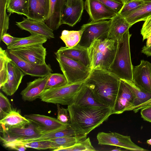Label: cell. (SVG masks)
Instances as JSON below:
<instances>
[{
  "label": "cell",
  "mask_w": 151,
  "mask_h": 151,
  "mask_svg": "<svg viewBox=\"0 0 151 151\" xmlns=\"http://www.w3.org/2000/svg\"><path fill=\"white\" fill-rule=\"evenodd\" d=\"M2 136L0 139L3 141H18L37 137L41 134L40 131L32 123L26 127L20 128H1Z\"/></svg>",
  "instance_id": "10"
},
{
  "label": "cell",
  "mask_w": 151,
  "mask_h": 151,
  "mask_svg": "<svg viewBox=\"0 0 151 151\" xmlns=\"http://www.w3.org/2000/svg\"><path fill=\"white\" fill-rule=\"evenodd\" d=\"M14 37L11 35L9 34L6 33L2 36L1 40L8 46L10 45L14 41Z\"/></svg>",
  "instance_id": "45"
},
{
  "label": "cell",
  "mask_w": 151,
  "mask_h": 151,
  "mask_svg": "<svg viewBox=\"0 0 151 151\" xmlns=\"http://www.w3.org/2000/svg\"><path fill=\"white\" fill-rule=\"evenodd\" d=\"M50 9V0H29L26 17L32 20L44 21L48 16Z\"/></svg>",
  "instance_id": "22"
},
{
  "label": "cell",
  "mask_w": 151,
  "mask_h": 151,
  "mask_svg": "<svg viewBox=\"0 0 151 151\" xmlns=\"http://www.w3.org/2000/svg\"><path fill=\"white\" fill-rule=\"evenodd\" d=\"M124 2V3H126L127 2H128L130 1H131L132 0H123Z\"/></svg>",
  "instance_id": "52"
},
{
  "label": "cell",
  "mask_w": 151,
  "mask_h": 151,
  "mask_svg": "<svg viewBox=\"0 0 151 151\" xmlns=\"http://www.w3.org/2000/svg\"><path fill=\"white\" fill-rule=\"evenodd\" d=\"M73 104L84 107L109 108L99 102L91 89L85 83L77 94Z\"/></svg>",
  "instance_id": "24"
},
{
  "label": "cell",
  "mask_w": 151,
  "mask_h": 151,
  "mask_svg": "<svg viewBox=\"0 0 151 151\" xmlns=\"http://www.w3.org/2000/svg\"><path fill=\"white\" fill-rule=\"evenodd\" d=\"M29 0H8L6 9L10 14L16 13L26 17L28 14Z\"/></svg>",
  "instance_id": "31"
},
{
  "label": "cell",
  "mask_w": 151,
  "mask_h": 151,
  "mask_svg": "<svg viewBox=\"0 0 151 151\" xmlns=\"http://www.w3.org/2000/svg\"><path fill=\"white\" fill-rule=\"evenodd\" d=\"M86 138L87 137H63L46 140L52 142L55 148L53 151H60L63 149L71 147Z\"/></svg>",
  "instance_id": "30"
},
{
  "label": "cell",
  "mask_w": 151,
  "mask_h": 151,
  "mask_svg": "<svg viewBox=\"0 0 151 151\" xmlns=\"http://www.w3.org/2000/svg\"><path fill=\"white\" fill-rule=\"evenodd\" d=\"M56 52L91 68V63L88 48L78 45L71 47H62Z\"/></svg>",
  "instance_id": "21"
},
{
  "label": "cell",
  "mask_w": 151,
  "mask_h": 151,
  "mask_svg": "<svg viewBox=\"0 0 151 151\" xmlns=\"http://www.w3.org/2000/svg\"><path fill=\"white\" fill-rule=\"evenodd\" d=\"M84 84L83 82L45 90L39 98L48 103L70 105L73 104L77 94Z\"/></svg>",
  "instance_id": "5"
},
{
  "label": "cell",
  "mask_w": 151,
  "mask_h": 151,
  "mask_svg": "<svg viewBox=\"0 0 151 151\" xmlns=\"http://www.w3.org/2000/svg\"><path fill=\"white\" fill-rule=\"evenodd\" d=\"M8 78L0 88L8 96L12 95L17 90L25 74L12 60L8 64Z\"/></svg>",
  "instance_id": "17"
},
{
  "label": "cell",
  "mask_w": 151,
  "mask_h": 151,
  "mask_svg": "<svg viewBox=\"0 0 151 151\" xmlns=\"http://www.w3.org/2000/svg\"><path fill=\"white\" fill-rule=\"evenodd\" d=\"M147 39L146 45L145 46L147 47H149L151 46V35Z\"/></svg>",
  "instance_id": "49"
},
{
  "label": "cell",
  "mask_w": 151,
  "mask_h": 151,
  "mask_svg": "<svg viewBox=\"0 0 151 151\" xmlns=\"http://www.w3.org/2000/svg\"><path fill=\"white\" fill-rule=\"evenodd\" d=\"M47 39L42 36L31 34L29 36L24 37H14L13 42L7 46V49L14 48L37 44H43L47 41Z\"/></svg>",
  "instance_id": "29"
},
{
  "label": "cell",
  "mask_w": 151,
  "mask_h": 151,
  "mask_svg": "<svg viewBox=\"0 0 151 151\" xmlns=\"http://www.w3.org/2000/svg\"><path fill=\"white\" fill-rule=\"evenodd\" d=\"M144 2V1L132 0L124 3L117 14L124 17L138 9Z\"/></svg>",
  "instance_id": "36"
},
{
  "label": "cell",
  "mask_w": 151,
  "mask_h": 151,
  "mask_svg": "<svg viewBox=\"0 0 151 151\" xmlns=\"http://www.w3.org/2000/svg\"><path fill=\"white\" fill-rule=\"evenodd\" d=\"M52 73L27 83V86L21 93L23 100L32 101L39 98L40 94L45 89L47 83Z\"/></svg>",
  "instance_id": "19"
},
{
  "label": "cell",
  "mask_w": 151,
  "mask_h": 151,
  "mask_svg": "<svg viewBox=\"0 0 151 151\" xmlns=\"http://www.w3.org/2000/svg\"><path fill=\"white\" fill-rule=\"evenodd\" d=\"M133 81L143 91L151 94V63L141 60L138 65L133 66Z\"/></svg>",
  "instance_id": "13"
},
{
  "label": "cell",
  "mask_w": 151,
  "mask_h": 151,
  "mask_svg": "<svg viewBox=\"0 0 151 151\" xmlns=\"http://www.w3.org/2000/svg\"><path fill=\"white\" fill-rule=\"evenodd\" d=\"M141 34L143 41L151 35V16L145 21L141 30Z\"/></svg>",
  "instance_id": "42"
},
{
  "label": "cell",
  "mask_w": 151,
  "mask_h": 151,
  "mask_svg": "<svg viewBox=\"0 0 151 151\" xmlns=\"http://www.w3.org/2000/svg\"><path fill=\"white\" fill-rule=\"evenodd\" d=\"M82 34V30H63L60 39L65 43L66 47H71L77 45L80 41Z\"/></svg>",
  "instance_id": "33"
},
{
  "label": "cell",
  "mask_w": 151,
  "mask_h": 151,
  "mask_svg": "<svg viewBox=\"0 0 151 151\" xmlns=\"http://www.w3.org/2000/svg\"><path fill=\"white\" fill-rule=\"evenodd\" d=\"M96 150L92 145L89 137L79 142H78L73 146L63 149L60 151H86Z\"/></svg>",
  "instance_id": "35"
},
{
  "label": "cell",
  "mask_w": 151,
  "mask_h": 151,
  "mask_svg": "<svg viewBox=\"0 0 151 151\" xmlns=\"http://www.w3.org/2000/svg\"><path fill=\"white\" fill-rule=\"evenodd\" d=\"M141 52L144 53L147 57L151 56V46L147 47L145 45L142 49Z\"/></svg>",
  "instance_id": "47"
},
{
  "label": "cell",
  "mask_w": 151,
  "mask_h": 151,
  "mask_svg": "<svg viewBox=\"0 0 151 151\" xmlns=\"http://www.w3.org/2000/svg\"><path fill=\"white\" fill-rule=\"evenodd\" d=\"M151 16V0H147L138 9L124 17L132 26L138 22L145 21Z\"/></svg>",
  "instance_id": "27"
},
{
  "label": "cell",
  "mask_w": 151,
  "mask_h": 151,
  "mask_svg": "<svg viewBox=\"0 0 151 151\" xmlns=\"http://www.w3.org/2000/svg\"><path fill=\"white\" fill-rule=\"evenodd\" d=\"M83 0L77 1L69 6L65 4L61 17V24L73 27L81 20L84 7Z\"/></svg>",
  "instance_id": "18"
},
{
  "label": "cell",
  "mask_w": 151,
  "mask_h": 151,
  "mask_svg": "<svg viewBox=\"0 0 151 151\" xmlns=\"http://www.w3.org/2000/svg\"><path fill=\"white\" fill-rule=\"evenodd\" d=\"M129 30L118 41L116 55L109 71L120 79L133 81L132 65L131 58Z\"/></svg>",
  "instance_id": "4"
},
{
  "label": "cell",
  "mask_w": 151,
  "mask_h": 151,
  "mask_svg": "<svg viewBox=\"0 0 151 151\" xmlns=\"http://www.w3.org/2000/svg\"><path fill=\"white\" fill-rule=\"evenodd\" d=\"M68 84L67 81L63 74L52 73L47 81L45 90L58 87Z\"/></svg>",
  "instance_id": "34"
},
{
  "label": "cell",
  "mask_w": 151,
  "mask_h": 151,
  "mask_svg": "<svg viewBox=\"0 0 151 151\" xmlns=\"http://www.w3.org/2000/svg\"><path fill=\"white\" fill-rule=\"evenodd\" d=\"M55 54L68 84L85 82L88 78L91 71V68L63 55L56 52Z\"/></svg>",
  "instance_id": "6"
},
{
  "label": "cell",
  "mask_w": 151,
  "mask_h": 151,
  "mask_svg": "<svg viewBox=\"0 0 151 151\" xmlns=\"http://www.w3.org/2000/svg\"><path fill=\"white\" fill-rule=\"evenodd\" d=\"M67 109L70 116L69 122L86 135L113 114L110 108L84 107L73 104L68 106Z\"/></svg>",
  "instance_id": "2"
},
{
  "label": "cell",
  "mask_w": 151,
  "mask_h": 151,
  "mask_svg": "<svg viewBox=\"0 0 151 151\" xmlns=\"http://www.w3.org/2000/svg\"><path fill=\"white\" fill-rule=\"evenodd\" d=\"M17 143L22 144L27 148H32L38 150L50 149L51 150L53 151L55 149L52 142L48 140L37 141Z\"/></svg>",
  "instance_id": "38"
},
{
  "label": "cell",
  "mask_w": 151,
  "mask_h": 151,
  "mask_svg": "<svg viewBox=\"0 0 151 151\" xmlns=\"http://www.w3.org/2000/svg\"><path fill=\"white\" fill-rule=\"evenodd\" d=\"M30 122L17 111L13 110L4 118L0 120L1 128H20L26 127Z\"/></svg>",
  "instance_id": "26"
},
{
  "label": "cell",
  "mask_w": 151,
  "mask_h": 151,
  "mask_svg": "<svg viewBox=\"0 0 151 151\" xmlns=\"http://www.w3.org/2000/svg\"><path fill=\"white\" fill-rule=\"evenodd\" d=\"M150 106H151V98L147 102L134 108L131 110L133 111L135 113H136L139 110Z\"/></svg>",
  "instance_id": "46"
},
{
  "label": "cell",
  "mask_w": 151,
  "mask_h": 151,
  "mask_svg": "<svg viewBox=\"0 0 151 151\" xmlns=\"http://www.w3.org/2000/svg\"><path fill=\"white\" fill-rule=\"evenodd\" d=\"M132 93L134 100L132 107L129 110L141 104L151 98V94L143 91L136 85L133 81L122 79Z\"/></svg>",
  "instance_id": "28"
},
{
  "label": "cell",
  "mask_w": 151,
  "mask_h": 151,
  "mask_svg": "<svg viewBox=\"0 0 151 151\" xmlns=\"http://www.w3.org/2000/svg\"><path fill=\"white\" fill-rule=\"evenodd\" d=\"M16 24L21 29L28 31L31 34L40 35L47 39L55 38L54 31L43 20H35L24 17L22 21L16 22Z\"/></svg>",
  "instance_id": "16"
},
{
  "label": "cell",
  "mask_w": 151,
  "mask_h": 151,
  "mask_svg": "<svg viewBox=\"0 0 151 151\" xmlns=\"http://www.w3.org/2000/svg\"><path fill=\"white\" fill-rule=\"evenodd\" d=\"M110 20L107 38L119 41L131 26L124 17L118 14Z\"/></svg>",
  "instance_id": "23"
},
{
  "label": "cell",
  "mask_w": 151,
  "mask_h": 151,
  "mask_svg": "<svg viewBox=\"0 0 151 151\" xmlns=\"http://www.w3.org/2000/svg\"><path fill=\"white\" fill-rule=\"evenodd\" d=\"M9 57L23 71L25 75L32 76L43 77L52 73L50 65L46 63L38 65L26 61L7 49L6 50Z\"/></svg>",
  "instance_id": "11"
},
{
  "label": "cell",
  "mask_w": 151,
  "mask_h": 151,
  "mask_svg": "<svg viewBox=\"0 0 151 151\" xmlns=\"http://www.w3.org/2000/svg\"><path fill=\"white\" fill-rule=\"evenodd\" d=\"M24 116L36 126L41 133L57 129L66 124L57 119L43 115L31 114L25 115Z\"/></svg>",
  "instance_id": "20"
},
{
  "label": "cell",
  "mask_w": 151,
  "mask_h": 151,
  "mask_svg": "<svg viewBox=\"0 0 151 151\" xmlns=\"http://www.w3.org/2000/svg\"><path fill=\"white\" fill-rule=\"evenodd\" d=\"M84 6L92 22L111 19L117 14L97 0H86Z\"/></svg>",
  "instance_id": "14"
},
{
  "label": "cell",
  "mask_w": 151,
  "mask_h": 151,
  "mask_svg": "<svg viewBox=\"0 0 151 151\" xmlns=\"http://www.w3.org/2000/svg\"><path fill=\"white\" fill-rule=\"evenodd\" d=\"M12 60L6 50L0 48V88L7 82L8 78V64Z\"/></svg>",
  "instance_id": "32"
},
{
  "label": "cell",
  "mask_w": 151,
  "mask_h": 151,
  "mask_svg": "<svg viewBox=\"0 0 151 151\" xmlns=\"http://www.w3.org/2000/svg\"><path fill=\"white\" fill-rule=\"evenodd\" d=\"M134 97L123 80L120 79L119 87L112 111L113 114H120L129 111L133 105Z\"/></svg>",
  "instance_id": "15"
},
{
  "label": "cell",
  "mask_w": 151,
  "mask_h": 151,
  "mask_svg": "<svg viewBox=\"0 0 151 151\" xmlns=\"http://www.w3.org/2000/svg\"><path fill=\"white\" fill-rule=\"evenodd\" d=\"M22 59L38 65L46 64V49L43 44H37L7 49Z\"/></svg>",
  "instance_id": "9"
},
{
  "label": "cell",
  "mask_w": 151,
  "mask_h": 151,
  "mask_svg": "<svg viewBox=\"0 0 151 151\" xmlns=\"http://www.w3.org/2000/svg\"><path fill=\"white\" fill-rule=\"evenodd\" d=\"M147 143L151 145V138L147 140Z\"/></svg>",
  "instance_id": "51"
},
{
  "label": "cell",
  "mask_w": 151,
  "mask_h": 151,
  "mask_svg": "<svg viewBox=\"0 0 151 151\" xmlns=\"http://www.w3.org/2000/svg\"><path fill=\"white\" fill-rule=\"evenodd\" d=\"M112 9L116 13L120 10L124 3L123 0H97Z\"/></svg>",
  "instance_id": "40"
},
{
  "label": "cell",
  "mask_w": 151,
  "mask_h": 151,
  "mask_svg": "<svg viewBox=\"0 0 151 151\" xmlns=\"http://www.w3.org/2000/svg\"><path fill=\"white\" fill-rule=\"evenodd\" d=\"M80 0H65V5L69 6Z\"/></svg>",
  "instance_id": "48"
},
{
  "label": "cell",
  "mask_w": 151,
  "mask_h": 151,
  "mask_svg": "<svg viewBox=\"0 0 151 151\" xmlns=\"http://www.w3.org/2000/svg\"><path fill=\"white\" fill-rule=\"evenodd\" d=\"M120 79L109 71L94 68L91 70L85 83L91 89L99 102L112 109L118 93Z\"/></svg>",
  "instance_id": "1"
},
{
  "label": "cell",
  "mask_w": 151,
  "mask_h": 151,
  "mask_svg": "<svg viewBox=\"0 0 151 151\" xmlns=\"http://www.w3.org/2000/svg\"><path fill=\"white\" fill-rule=\"evenodd\" d=\"M86 137V135L77 130L69 122L57 129L50 131L42 132L41 135L37 137L14 142L17 143L37 141L46 140L63 137Z\"/></svg>",
  "instance_id": "12"
},
{
  "label": "cell",
  "mask_w": 151,
  "mask_h": 151,
  "mask_svg": "<svg viewBox=\"0 0 151 151\" xmlns=\"http://www.w3.org/2000/svg\"><path fill=\"white\" fill-rule=\"evenodd\" d=\"M2 142L4 147L18 151H24L27 148L24 145L20 143L7 141Z\"/></svg>",
  "instance_id": "43"
},
{
  "label": "cell",
  "mask_w": 151,
  "mask_h": 151,
  "mask_svg": "<svg viewBox=\"0 0 151 151\" xmlns=\"http://www.w3.org/2000/svg\"><path fill=\"white\" fill-rule=\"evenodd\" d=\"M98 144L112 145L134 151L148 150L137 145L132 140L130 136H125L115 132H99L97 135Z\"/></svg>",
  "instance_id": "8"
},
{
  "label": "cell",
  "mask_w": 151,
  "mask_h": 151,
  "mask_svg": "<svg viewBox=\"0 0 151 151\" xmlns=\"http://www.w3.org/2000/svg\"><path fill=\"white\" fill-rule=\"evenodd\" d=\"M118 44V41L108 38L95 40L88 48L91 70L99 68L109 71Z\"/></svg>",
  "instance_id": "3"
},
{
  "label": "cell",
  "mask_w": 151,
  "mask_h": 151,
  "mask_svg": "<svg viewBox=\"0 0 151 151\" xmlns=\"http://www.w3.org/2000/svg\"><path fill=\"white\" fill-rule=\"evenodd\" d=\"M121 147H119V148H115L114 149L112 150L111 151H120L122 150H121Z\"/></svg>",
  "instance_id": "50"
},
{
  "label": "cell",
  "mask_w": 151,
  "mask_h": 151,
  "mask_svg": "<svg viewBox=\"0 0 151 151\" xmlns=\"http://www.w3.org/2000/svg\"><path fill=\"white\" fill-rule=\"evenodd\" d=\"M8 0H1V2L2 4V12L0 14V42L1 41L2 36L7 33L9 29V19L6 12Z\"/></svg>",
  "instance_id": "37"
},
{
  "label": "cell",
  "mask_w": 151,
  "mask_h": 151,
  "mask_svg": "<svg viewBox=\"0 0 151 151\" xmlns=\"http://www.w3.org/2000/svg\"><path fill=\"white\" fill-rule=\"evenodd\" d=\"M50 0L49 14L44 22L50 28L54 31L58 29L61 25V17L65 0Z\"/></svg>",
  "instance_id": "25"
},
{
  "label": "cell",
  "mask_w": 151,
  "mask_h": 151,
  "mask_svg": "<svg viewBox=\"0 0 151 151\" xmlns=\"http://www.w3.org/2000/svg\"><path fill=\"white\" fill-rule=\"evenodd\" d=\"M140 114L144 120L151 123V106L141 109Z\"/></svg>",
  "instance_id": "44"
},
{
  "label": "cell",
  "mask_w": 151,
  "mask_h": 151,
  "mask_svg": "<svg viewBox=\"0 0 151 151\" xmlns=\"http://www.w3.org/2000/svg\"><path fill=\"white\" fill-rule=\"evenodd\" d=\"M142 0V1H145V0Z\"/></svg>",
  "instance_id": "53"
},
{
  "label": "cell",
  "mask_w": 151,
  "mask_h": 151,
  "mask_svg": "<svg viewBox=\"0 0 151 151\" xmlns=\"http://www.w3.org/2000/svg\"><path fill=\"white\" fill-rule=\"evenodd\" d=\"M0 120H1L13 111L9 100L1 92L0 93Z\"/></svg>",
  "instance_id": "39"
},
{
  "label": "cell",
  "mask_w": 151,
  "mask_h": 151,
  "mask_svg": "<svg viewBox=\"0 0 151 151\" xmlns=\"http://www.w3.org/2000/svg\"><path fill=\"white\" fill-rule=\"evenodd\" d=\"M110 20L91 21L83 24L81 29L82 34L78 45L88 48L95 40L107 38Z\"/></svg>",
  "instance_id": "7"
},
{
  "label": "cell",
  "mask_w": 151,
  "mask_h": 151,
  "mask_svg": "<svg viewBox=\"0 0 151 151\" xmlns=\"http://www.w3.org/2000/svg\"><path fill=\"white\" fill-rule=\"evenodd\" d=\"M58 115L57 119L60 122L66 124L69 122L70 116L67 109L61 107L57 104Z\"/></svg>",
  "instance_id": "41"
}]
</instances>
